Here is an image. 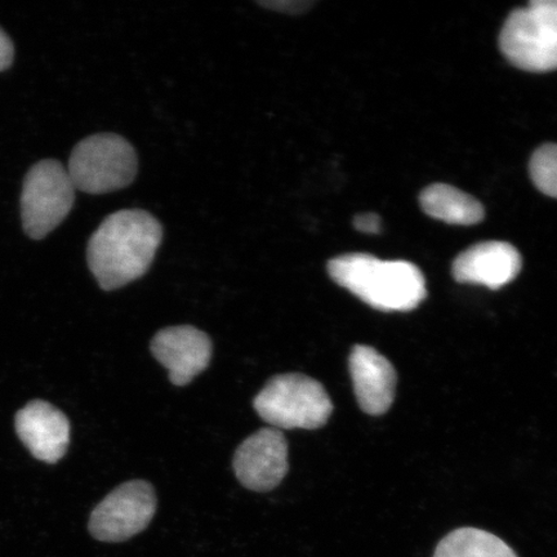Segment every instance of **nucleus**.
Listing matches in <instances>:
<instances>
[{
    "mask_svg": "<svg viewBox=\"0 0 557 557\" xmlns=\"http://www.w3.org/2000/svg\"><path fill=\"white\" fill-rule=\"evenodd\" d=\"M348 366L360 408L371 416L385 414L395 398L396 372L393 364L374 348L357 345L352 348Z\"/></svg>",
    "mask_w": 557,
    "mask_h": 557,
    "instance_id": "obj_12",
    "label": "nucleus"
},
{
    "mask_svg": "<svg viewBox=\"0 0 557 557\" xmlns=\"http://www.w3.org/2000/svg\"><path fill=\"white\" fill-rule=\"evenodd\" d=\"M354 226L360 233L364 234H379L381 233V219L380 215L374 213H363L357 215L354 220Z\"/></svg>",
    "mask_w": 557,
    "mask_h": 557,
    "instance_id": "obj_18",
    "label": "nucleus"
},
{
    "mask_svg": "<svg viewBox=\"0 0 557 557\" xmlns=\"http://www.w3.org/2000/svg\"><path fill=\"white\" fill-rule=\"evenodd\" d=\"M271 11L287 13V15H301V13L311 9L312 2L306 0H276V2H262Z\"/></svg>",
    "mask_w": 557,
    "mask_h": 557,
    "instance_id": "obj_17",
    "label": "nucleus"
},
{
    "mask_svg": "<svg viewBox=\"0 0 557 557\" xmlns=\"http://www.w3.org/2000/svg\"><path fill=\"white\" fill-rule=\"evenodd\" d=\"M13 61V45L12 40L9 38L2 29H0V72L9 69Z\"/></svg>",
    "mask_w": 557,
    "mask_h": 557,
    "instance_id": "obj_19",
    "label": "nucleus"
},
{
    "mask_svg": "<svg viewBox=\"0 0 557 557\" xmlns=\"http://www.w3.org/2000/svg\"><path fill=\"white\" fill-rule=\"evenodd\" d=\"M288 469V444L281 430L257 431L235 453L236 478L250 491H273L287 475Z\"/></svg>",
    "mask_w": 557,
    "mask_h": 557,
    "instance_id": "obj_8",
    "label": "nucleus"
},
{
    "mask_svg": "<svg viewBox=\"0 0 557 557\" xmlns=\"http://www.w3.org/2000/svg\"><path fill=\"white\" fill-rule=\"evenodd\" d=\"M537 189L547 197L557 198V145L547 144L534 152L529 164Z\"/></svg>",
    "mask_w": 557,
    "mask_h": 557,
    "instance_id": "obj_15",
    "label": "nucleus"
},
{
    "mask_svg": "<svg viewBox=\"0 0 557 557\" xmlns=\"http://www.w3.org/2000/svg\"><path fill=\"white\" fill-rule=\"evenodd\" d=\"M329 273L341 287L381 311L414 310L428 295L421 270L407 261L345 255L330 261Z\"/></svg>",
    "mask_w": 557,
    "mask_h": 557,
    "instance_id": "obj_2",
    "label": "nucleus"
},
{
    "mask_svg": "<svg viewBox=\"0 0 557 557\" xmlns=\"http://www.w3.org/2000/svg\"><path fill=\"white\" fill-rule=\"evenodd\" d=\"M74 200L67 169L58 160H41L27 172L21 195L25 233L33 239L46 238L67 218Z\"/></svg>",
    "mask_w": 557,
    "mask_h": 557,
    "instance_id": "obj_5",
    "label": "nucleus"
},
{
    "mask_svg": "<svg viewBox=\"0 0 557 557\" xmlns=\"http://www.w3.org/2000/svg\"><path fill=\"white\" fill-rule=\"evenodd\" d=\"M138 169L137 154L127 139L114 134L89 136L70 157L67 172L75 190L108 194L134 183Z\"/></svg>",
    "mask_w": 557,
    "mask_h": 557,
    "instance_id": "obj_4",
    "label": "nucleus"
},
{
    "mask_svg": "<svg viewBox=\"0 0 557 557\" xmlns=\"http://www.w3.org/2000/svg\"><path fill=\"white\" fill-rule=\"evenodd\" d=\"M528 9L557 38V0H533Z\"/></svg>",
    "mask_w": 557,
    "mask_h": 557,
    "instance_id": "obj_16",
    "label": "nucleus"
},
{
    "mask_svg": "<svg viewBox=\"0 0 557 557\" xmlns=\"http://www.w3.org/2000/svg\"><path fill=\"white\" fill-rule=\"evenodd\" d=\"M255 409L276 430H317L329 422L333 412L322 383L296 373L270 380L256 396Z\"/></svg>",
    "mask_w": 557,
    "mask_h": 557,
    "instance_id": "obj_3",
    "label": "nucleus"
},
{
    "mask_svg": "<svg viewBox=\"0 0 557 557\" xmlns=\"http://www.w3.org/2000/svg\"><path fill=\"white\" fill-rule=\"evenodd\" d=\"M151 351L169 371L173 385L185 386L209 366L212 343L194 326H171L152 338Z\"/></svg>",
    "mask_w": 557,
    "mask_h": 557,
    "instance_id": "obj_9",
    "label": "nucleus"
},
{
    "mask_svg": "<svg viewBox=\"0 0 557 557\" xmlns=\"http://www.w3.org/2000/svg\"><path fill=\"white\" fill-rule=\"evenodd\" d=\"M434 557H518L513 549L490 532L459 528L438 543Z\"/></svg>",
    "mask_w": 557,
    "mask_h": 557,
    "instance_id": "obj_14",
    "label": "nucleus"
},
{
    "mask_svg": "<svg viewBox=\"0 0 557 557\" xmlns=\"http://www.w3.org/2000/svg\"><path fill=\"white\" fill-rule=\"evenodd\" d=\"M157 496L149 483L135 480L116 487L90 515L89 532L97 541H128L149 527Z\"/></svg>",
    "mask_w": 557,
    "mask_h": 557,
    "instance_id": "obj_6",
    "label": "nucleus"
},
{
    "mask_svg": "<svg viewBox=\"0 0 557 557\" xmlns=\"http://www.w3.org/2000/svg\"><path fill=\"white\" fill-rule=\"evenodd\" d=\"M499 47L513 66L527 72L557 70V38L528 7L508 16L499 35Z\"/></svg>",
    "mask_w": 557,
    "mask_h": 557,
    "instance_id": "obj_7",
    "label": "nucleus"
},
{
    "mask_svg": "<svg viewBox=\"0 0 557 557\" xmlns=\"http://www.w3.org/2000/svg\"><path fill=\"white\" fill-rule=\"evenodd\" d=\"M17 435L35 458L47 463L60 461L70 443L66 416L46 401H33L16 416Z\"/></svg>",
    "mask_w": 557,
    "mask_h": 557,
    "instance_id": "obj_11",
    "label": "nucleus"
},
{
    "mask_svg": "<svg viewBox=\"0 0 557 557\" xmlns=\"http://www.w3.org/2000/svg\"><path fill=\"white\" fill-rule=\"evenodd\" d=\"M162 239V225L141 209L111 214L88 243L89 269L102 289L124 287L149 270Z\"/></svg>",
    "mask_w": 557,
    "mask_h": 557,
    "instance_id": "obj_1",
    "label": "nucleus"
},
{
    "mask_svg": "<svg viewBox=\"0 0 557 557\" xmlns=\"http://www.w3.org/2000/svg\"><path fill=\"white\" fill-rule=\"evenodd\" d=\"M421 207L430 218L450 225L471 226L484 219V208L475 198L456 187L435 184L421 194Z\"/></svg>",
    "mask_w": 557,
    "mask_h": 557,
    "instance_id": "obj_13",
    "label": "nucleus"
},
{
    "mask_svg": "<svg viewBox=\"0 0 557 557\" xmlns=\"http://www.w3.org/2000/svg\"><path fill=\"white\" fill-rule=\"evenodd\" d=\"M521 264V256L511 244L484 242L457 257L453 263V276L459 283L499 289L519 275Z\"/></svg>",
    "mask_w": 557,
    "mask_h": 557,
    "instance_id": "obj_10",
    "label": "nucleus"
}]
</instances>
